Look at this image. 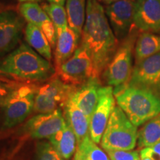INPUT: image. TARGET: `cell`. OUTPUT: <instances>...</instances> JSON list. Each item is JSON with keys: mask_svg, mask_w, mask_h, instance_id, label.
Here are the masks:
<instances>
[{"mask_svg": "<svg viewBox=\"0 0 160 160\" xmlns=\"http://www.w3.org/2000/svg\"><path fill=\"white\" fill-rule=\"evenodd\" d=\"M19 13L25 21L36 25L43 31L51 48L56 47L57 37L54 25L37 2L22 3L19 6Z\"/></svg>", "mask_w": 160, "mask_h": 160, "instance_id": "obj_15", "label": "cell"}, {"mask_svg": "<svg viewBox=\"0 0 160 160\" xmlns=\"http://www.w3.org/2000/svg\"><path fill=\"white\" fill-rule=\"evenodd\" d=\"M25 19L12 10L0 11V57L16 48L21 41Z\"/></svg>", "mask_w": 160, "mask_h": 160, "instance_id": "obj_11", "label": "cell"}, {"mask_svg": "<svg viewBox=\"0 0 160 160\" xmlns=\"http://www.w3.org/2000/svg\"><path fill=\"white\" fill-rule=\"evenodd\" d=\"M66 125L62 108L48 113H39L25 124L26 133L33 139H48Z\"/></svg>", "mask_w": 160, "mask_h": 160, "instance_id": "obj_13", "label": "cell"}, {"mask_svg": "<svg viewBox=\"0 0 160 160\" xmlns=\"http://www.w3.org/2000/svg\"><path fill=\"white\" fill-rule=\"evenodd\" d=\"M138 31L139 30L133 25L102 74L107 85L116 88L129 82L133 68V56L139 36Z\"/></svg>", "mask_w": 160, "mask_h": 160, "instance_id": "obj_5", "label": "cell"}, {"mask_svg": "<svg viewBox=\"0 0 160 160\" xmlns=\"http://www.w3.org/2000/svg\"><path fill=\"white\" fill-rule=\"evenodd\" d=\"M97 1L99 2H102L104 4H107V5H109V4L114 2L119 1V0H97ZM133 1H134V0H133Z\"/></svg>", "mask_w": 160, "mask_h": 160, "instance_id": "obj_31", "label": "cell"}, {"mask_svg": "<svg viewBox=\"0 0 160 160\" xmlns=\"http://www.w3.org/2000/svg\"><path fill=\"white\" fill-rule=\"evenodd\" d=\"M47 1L48 2V3H56L64 6L65 5L66 0H47Z\"/></svg>", "mask_w": 160, "mask_h": 160, "instance_id": "obj_30", "label": "cell"}, {"mask_svg": "<svg viewBox=\"0 0 160 160\" xmlns=\"http://www.w3.org/2000/svg\"><path fill=\"white\" fill-rule=\"evenodd\" d=\"M62 109L63 110L62 113L66 124L74 132L78 145L84 138L89 135L90 120L76 105L71 96Z\"/></svg>", "mask_w": 160, "mask_h": 160, "instance_id": "obj_17", "label": "cell"}, {"mask_svg": "<svg viewBox=\"0 0 160 160\" xmlns=\"http://www.w3.org/2000/svg\"><path fill=\"white\" fill-rule=\"evenodd\" d=\"M140 160H152L150 158H140Z\"/></svg>", "mask_w": 160, "mask_h": 160, "instance_id": "obj_33", "label": "cell"}, {"mask_svg": "<svg viewBox=\"0 0 160 160\" xmlns=\"http://www.w3.org/2000/svg\"><path fill=\"white\" fill-rule=\"evenodd\" d=\"M57 75L70 85H81L91 78H99L91 57L81 45L73 56L56 69Z\"/></svg>", "mask_w": 160, "mask_h": 160, "instance_id": "obj_8", "label": "cell"}, {"mask_svg": "<svg viewBox=\"0 0 160 160\" xmlns=\"http://www.w3.org/2000/svg\"><path fill=\"white\" fill-rule=\"evenodd\" d=\"M79 44L80 39L69 27L57 35L54 52L55 69L73 56Z\"/></svg>", "mask_w": 160, "mask_h": 160, "instance_id": "obj_18", "label": "cell"}, {"mask_svg": "<svg viewBox=\"0 0 160 160\" xmlns=\"http://www.w3.org/2000/svg\"><path fill=\"white\" fill-rule=\"evenodd\" d=\"M133 25L142 32L160 33V0H137Z\"/></svg>", "mask_w": 160, "mask_h": 160, "instance_id": "obj_14", "label": "cell"}, {"mask_svg": "<svg viewBox=\"0 0 160 160\" xmlns=\"http://www.w3.org/2000/svg\"><path fill=\"white\" fill-rule=\"evenodd\" d=\"M55 71L50 61L25 42L20 43L0 61V74L21 82L46 81L55 75Z\"/></svg>", "mask_w": 160, "mask_h": 160, "instance_id": "obj_2", "label": "cell"}, {"mask_svg": "<svg viewBox=\"0 0 160 160\" xmlns=\"http://www.w3.org/2000/svg\"><path fill=\"white\" fill-rule=\"evenodd\" d=\"M19 2H38V0H18Z\"/></svg>", "mask_w": 160, "mask_h": 160, "instance_id": "obj_32", "label": "cell"}, {"mask_svg": "<svg viewBox=\"0 0 160 160\" xmlns=\"http://www.w3.org/2000/svg\"><path fill=\"white\" fill-rule=\"evenodd\" d=\"M77 86L65 82L57 75L39 85L34 100L33 112L48 113L62 108Z\"/></svg>", "mask_w": 160, "mask_h": 160, "instance_id": "obj_7", "label": "cell"}, {"mask_svg": "<svg viewBox=\"0 0 160 160\" xmlns=\"http://www.w3.org/2000/svg\"><path fill=\"white\" fill-rule=\"evenodd\" d=\"M140 158H150L152 160H160V142L142 148L139 151Z\"/></svg>", "mask_w": 160, "mask_h": 160, "instance_id": "obj_29", "label": "cell"}, {"mask_svg": "<svg viewBox=\"0 0 160 160\" xmlns=\"http://www.w3.org/2000/svg\"><path fill=\"white\" fill-rule=\"evenodd\" d=\"M38 83L22 82L10 95L1 108L3 110L4 128L21 123L33 111Z\"/></svg>", "mask_w": 160, "mask_h": 160, "instance_id": "obj_6", "label": "cell"}, {"mask_svg": "<svg viewBox=\"0 0 160 160\" xmlns=\"http://www.w3.org/2000/svg\"><path fill=\"white\" fill-rule=\"evenodd\" d=\"M80 45L91 57L96 73L100 78L119 47L105 8L97 0H87L86 17Z\"/></svg>", "mask_w": 160, "mask_h": 160, "instance_id": "obj_1", "label": "cell"}, {"mask_svg": "<svg viewBox=\"0 0 160 160\" xmlns=\"http://www.w3.org/2000/svg\"><path fill=\"white\" fill-rule=\"evenodd\" d=\"M35 160H65L55 151L49 142H39L37 144Z\"/></svg>", "mask_w": 160, "mask_h": 160, "instance_id": "obj_26", "label": "cell"}, {"mask_svg": "<svg viewBox=\"0 0 160 160\" xmlns=\"http://www.w3.org/2000/svg\"><path fill=\"white\" fill-rule=\"evenodd\" d=\"M102 86L99 78H91L81 85L77 86L71 94L73 101L89 120L99 101Z\"/></svg>", "mask_w": 160, "mask_h": 160, "instance_id": "obj_16", "label": "cell"}, {"mask_svg": "<svg viewBox=\"0 0 160 160\" xmlns=\"http://www.w3.org/2000/svg\"><path fill=\"white\" fill-rule=\"evenodd\" d=\"M55 27L57 37L59 33L65 31L68 28V16L66 9L63 5L56 3L44 4L42 6Z\"/></svg>", "mask_w": 160, "mask_h": 160, "instance_id": "obj_25", "label": "cell"}, {"mask_svg": "<svg viewBox=\"0 0 160 160\" xmlns=\"http://www.w3.org/2000/svg\"><path fill=\"white\" fill-rule=\"evenodd\" d=\"M21 83L22 82L0 74V107Z\"/></svg>", "mask_w": 160, "mask_h": 160, "instance_id": "obj_27", "label": "cell"}, {"mask_svg": "<svg viewBox=\"0 0 160 160\" xmlns=\"http://www.w3.org/2000/svg\"><path fill=\"white\" fill-rule=\"evenodd\" d=\"M116 102L136 127L160 113V97L145 89L127 85L113 89Z\"/></svg>", "mask_w": 160, "mask_h": 160, "instance_id": "obj_3", "label": "cell"}, {"mask_svg": "<svg viewBox=\"0 0 160 160\" xmlns=\"http://www.w3.org/2000/svg\"><path fill=\"white\" fill-rule=\"evenodd\" d=\"M128 85L145 89L160 97V52L135 64Z\"/></svg>", "mask_w": 160, "mask_h": 160, "instance_id": "obj_9", "label": "cell"}, {"mask_svg": "<svg viewBox=\"0 0 160 160\" xmlns=\"http://www.w3.org/2000/svg\"><path fill=\"white\" fill-rule=\"evenodd\" d=\"M137 137V127L130 121L120 107L116 105L100 142L102 149L131 151L136 147Z\"/></svg>", "mask_w": 160, "mask_h": 160, "instance_id": "obj_4", "label": "cell"}, {"mask_svg": "<svg viewBox=\"0 0 160 160\" xmlns=\"http://www.w3.org/2000/svg\"><path fill=\"white\" fill-rule=\"evenodd\" d=\"M73 160H110V159L105 150L99 147L88 135L77 145Z\"/></svg>", "mask_w": 160, "mask_h": 160, "instance_id": "obj_24", "label": "cell"}, {"mask_svg": "<svg viewBox=\"0 0 160 160\" xmlns=\"http://www.w3.org/2000/svg\"><path fill=\"white\" fill-rule=\"evenodd\" d=\"M38 1H39V0H38Z\"/></svg>", "mask_w": 160, "mask_h": 160, "instance_id": "obj_34", "label": "cell"}, {"mask_svg": "<svg viewBox=\"0 0 160 160\" xmlns=\"http://www.w3.org/2000/svg\"><path fill=\"white\" fill-rule=\"evenodd\" d=\"M116 107L113 87L102 86L97 107L91 117L89 136L94 142L100 143L112 112Z\"/></svg>", "mask_w": 160, "mask_h": 160, "instance_id": "obj_10", "label": "cell"}, {"mask_svg": "<svg viewBox=\"0 0 160 160\" xmlns=\"http://www.w3.org/2000/svg\"><path fill=\"white\" fill-rule=\"evenodd\" d=\"M58 154L65 160H69L74 155L77 148V140L74 132L67 124L48 139Z\"/></svg>", "mask_w": 160, "mask_h": 160, "instance_id": "obj_19", "label": "cell"}, {"mask_svg": "<svg viewBox=\"0 0 160 160\" xmlns=\"http://www.w3.org/2000/svg\"><path fill=\"white\" fill-rule=\"evenodd\" d=\"M135 2L119 0L106 6L105 12L116 37L125 39L133 27Z\"/></svg>", "mask_w": 160, "mask_h": 160, "instance_id": "obj_12", "label": "cell"}, {"mask_svg": "<svg viewBox=\"0 0 160 160\" xmlns=\"http://www.w3.org/2000/svg\"><path fill=\"white\" fill-rule=\"evenodd\" d=\"M87 0H66L68 27L81 39L86 17Z\"/></svg>", "mask_w": 160, "mask_h": 160, "instance_id": "obj_22", "label": "cell"}, {"mask_svg": "<svg viewBox=\"0 0 160 160\" xmlns=\"http://www.w3.org/2000/svg\"><path fill=\"white\" fill-rule=\"evenodd\" d=\"M160 52V35L142 32L135 45V64Z\"/></svg>", "mask_w": 160, "mask_h": 160, "instance_id": "obj_20", "label": "cell"}, {"mask_svg": "<svg viewBox=\"0 0 160 160\" xmlns=\"http://www.w3.org/2000/svg\"><path fill=\"white\" fill-rule=\"evenodd\" d=\"M110 160H140L139 152L138 151H105Z\"/></svg>", "mask_w": 160, "mask_h": 160, "instance_id": "obj_28", "label": "cell"}, {"mask_svg": "<svg viewBox=\"0 0 160 160\" xmlns=\"http://www.w3.org/2000/svg\"><path fill=\"white\" fill-rule=\"evenodd\" d=\"M25 36L27 43L48 61L52 58L51 46L43 31L31 23H28L25 28Z\"/></svg>", "mask_w": 160, "mask_h": 160, "instance_id": "obj_21", "label": "cell"}, {"mask_svg": "<svg viewBox=\"0 0 160 160\" xmlns=\"http://www.w3.org/2000/svg\"><path fill=\"white\" fill-rule=\"evenodd\" d=\"M160 142V113L143 124L138 131L139 148L149 147Z\"/></svg>", "mask_w": 160, "mask_h": 160, "instance_id": "obj_23", "label": "cell"}]
</instances>
